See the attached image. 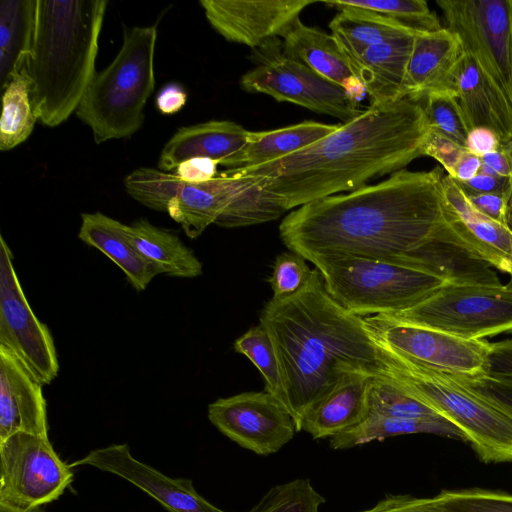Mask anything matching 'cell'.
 Masks as SVG:
<instances>
[{
	"label": "cell",
	"mask_w": 512,
	"mask_h": 512,
	"mask_svg": "<svg viewBox=\"0 0 512 512\" xmlns=\"http://www.w3.org/2000/svg\"><path fill=\"white\" fill-rule=\"evenodd\" d=\"M443 177L440 167L401 169L380 183L309 202L285 216L280 238L308 261L348 254L402 265L449 225Z\"/></svg>",
	"instance_id": "obj_1"
},
{
	"label": "cell",
	"mask_w": 512,
	"mask_h": 512,
	"mask_svg": "<svg viewBox=\"0 0 512 512\" xmlns=\"http://www.w3.org/2000/svg\"><path fill=\"white\" fill-rule=\"evenodd\" d=\"M429 126L408 98L370 105L311 146L273 162L231 173L254 176L286 211L366 186L423 156ZM227 171V170H225Z\"/></svg>",
	"instance_id": "obj_2"
},
{
	"label": "cell",
	"mask_w": 512,
	"mask_h": 512,
	"mask_svg": "<svg viewBox=\"0 0 512 512\" xmlns=\"http://www.w3.org/2000/svg\"><path fill=\"white\" fill-rule=\"evenodd\" d=\"M260 323L272 340L283 383V405L297 432L345 373L376 374L381 366L380 349L363 317L330 296L316 268L296 294L268 301Z\"/></svg>",
	"instance_id": "obj_3"
},
{
	"label": "cell",
	"mask_w": 512,
	"mask_h": 512,
	"mask_svg": "<svg viewBox=\"0 0 512 512\" xmlns=\"http://www.w3.org/2000/svg\"><path fill=\"white\" fill-rule=\"evenodd\" d=\"M107 0H37L32 48L22 70L34 113L55 127L76 112L95 72Z\"/></svg>",
	"instance_id": "obj_4"
},
{
	"label": "cell",
	"mask_w": 512,
	"mask_h": 512,
	"mask_svg": "<svg viewBox=\"0 0 512 512\" xmlns=\"http://www.w3.org/2000/svg\"><path fill=\"white\" fill-rule=\"evenodd\" d=\"M379 349L377 374L391 379L454 424L483 463L512 462L510 413L452 376Z\"/></svg>",
	"instance_id": "obj_5"
},
{
	"label": "cell",
	"mask_w": 512,
	"mask_h": 512,
	"mask_svg": "<svg viewBox=\"0 0 512 512\" xmlns=\"http://www.w3.org/2000/svg\"><path fill=\"white\" fill-rule=\"evenodd\" d=\"M123 28L117 55L94 75L75 112L91 128L96 144L136 133L155 87L157 26Z\"/></svg>",
	"instance_id": "obj_6"
},
{
	"label": "cell",
	"mask_w": 512,
	"mask_h": 512,
	"mask_svg": "<svg viewBox=\"0 0 512 512\" xmlns=\"http://www.w3.org/2000/svg\"><path fill=\"white\" fill-rule=\"evenodd\" d=\"M310 262L330 296L360 317L404 311L446 283L413 268L355 255L328 254Z\"/></svg>",
	"instance_id": "obj_7"
},
{
	"label": "cell",
	"mask_w": 512,
	"mask_h": 512,
	"mask_svg": "<svg viewBox=\"0 0 512 512\" xmlns=\"http://www.w3.org/2000/svg\"><path fill=\"white\" fill-rule=\"evenodd\" d=\"M393 318L466 339L512 332V284L445 283Z\"/></svg>",
	"instance_id": "obj_8"
},
{
	"label": "cell",
	"mask_w": 512,
	"mask_h": 512,
	"mask_svg": "<svg viewBox=\"0 0 512 512\" xmlns=\"http://www.w3.org/2000/svg\"><path fill=\"white\" fill-rule=\"evenodd\" d=\"M254 50L256 65L240 78L244 91L266 94L278 102H290L343 123L365 110L349 90L287 57L278 38Z\"/></svg>",
	"instance_id": "obj_9"
},
{
	"label": "cell",
	"mask_w": 512,
	"mask_h": 512,
	"mask_svg": "<svg viewBox=\"0 0 512 512\" xmlns=\"http://www.w3.org/2000/svg\"><path fill=\"white\" fill-rule=\"evenodd\" d=\"M374 342L416 365L458 379L486 375L491 343L399 321L388 314L363 317Z\"/></svg>",
	"instance_id": "obj_10"
},
{
	"label": "cell",
	"mask_w": 512,
	"mask_h": 512,
	"mask_svg": "<svg viewBox=\"0 0 512 512\" xmlns=\"http://www.w3.org/2000/svg\"><path fill=\"white\" fill-rule=\"evenodd\" d=\"M71 468L49 437L14 433L0 440V502L22 509L51 503L73 482Z\"/></svg>",
	"instance_id": "obj_11"
},
{
	"label": "cell",
	"mask_w": 512,
	"mask_h": 512,
	"mask_svg": "<svg viewBox=\"0 0 512 512\" xmlns=\"http://www.w3.org/2000/svg\"><path fill=\"white\" fill-rule=\"evenodd\" d=\"M446 29L512 105L510 0H439Z\"/></svg>",
	"instance_id": "obj_12"
},
{
	"label": "cell",
	"mask_w": 512,
	"mask_h": 512,
	"mask_svg": "<svg viewBox=\"0 0 512 512\" xmlns=\"http://www.w3.org/2000/svg\"><path fill=\"white\" fill-rule=\"evenodd\" d=\"M11 250L0 236V346L8 350L42 386L57 376L52 335L34 314L14 269Z\"/></svg>",
	"instance_id": "obj_13"
},
{
	"label": "cell",
	"mask_w": 512,
	"mask_h": 512,
	"mask_svg": "<svg viewBox=\"0 0 512 512\" xmlns=\"http://www.w3.org/2000/svg\"><path fill=\"white\" fill-rule=\"evenodd\" d=\"M208 419L223 435L258 455L278 452L297 432L289 412L266 391L219 398L209 404Z\"/></svg>",
	"instance_id": "obj_14"
},
{
	"label": "cell",
	"mask_w": 512,
	"mask_h": 512,
	"mask_svg": "<svg viewBox=\"0 0 512 512\" xmlns=\"http://www.w3.org/2000/svg\"><path fill=\"white\" fill-rule=\"evenodd\" d=\"M313 0H201L210 26L225 40L259 48L286 32Z\"/></svg>",
	"instance_id": "obj_15"
},
{
	"label": "cell",
	"mask_w": 512,
	"mask_h": 512,
	"mask_svg": "<svg viewBox=\"0 0 512 512\" xmlns=\"http://www.w3.org/2000/svg\"><path fill=\"white\" fill-rule=\"evenodd\" d=\"M70 465L92 466L114 474L155 499L168 512H227L201 496L191 479L169 477L136 459L126 443L96 448Z\"/></svg>",
	"instance_id": "obj_16"
},
{
	"label": "cell",
	"mask_w": 512,
	"mask_h": 512,
	"mask_svg": "<svg viewBox=\"0 0 512 512\" xmlns=\"http://www.w3.org/2000/svg\"><path fill=\"white\" fill-rule=\"evenodd\" d=\"M442 183L452 230L471 252L512 277V232L479 211L453 178L444 176Z\"/></svg>",
	"instance_id": "obj_17"
},
{
	"label": "cell",
	"mask_w": 512,
	"mask_h": 512,
	"mask_svg": "<svg viewBox=\"0 0 512 512\" xmlns=\"http://www.w3.org/2000/svg\"><path fill=\"white\" fill-rule=\"evenodd\" d=\"M17 432L49 437L46 401L42 385L0 346V440Z\"/></svg>",
	"instance_id": "obj_18"
},
{
	"label": "cell",
	"mask_w": 512,
	"mask_h": 512,
	"mask_svg": "<svg viewBox=\"0 0 512 512\" xmlns=\"http://www.w3.org/2000/svg\"><path fill=\"white\" fill-rule=\"evenodd\" d=\"M452 92L469 130L489 128L497 134L501 145L512 140V105L465 52L454 71Z\"/></svg>",
	"instance_id": "obj_19"
},
{
	"label": "cell",
	"mask_w": 512,
	"mask_h": 512,
	"mask_svg": "<svg viewBox=\"0 0 512 512\" xmlns=\"http://www.w3.org/2000/svg\"><path fill=\"white\" fill-rule=\"evenodd\" d=\"M403 266L454 284H501L489 264L471 252L450 227L405 257Z\"/></svg>",
	"instance_id": "obj_20"
},
{
	"label": "cell",
	"mask_w": 512,
	"mask_h": 512,
	"mask_svg": "<svg viewBox=\"0 0 512 512\" xmlns=\"http://www.w3.org/2000/svg\"><path fill=\"white\" fill-rule=\"evenodd\" d=\"M463 54L457 36L443 27L420 32L414 39L402 97L417 101L434 91H452L453 75Z\"/></svg>",
	"instance_id": "obj_21"
},
{
	"label": "cell",
	"mask_w": 512,
	"mask_h": 512,
	"mask_svg": "<svg viewBox=\"0 0 512 512\" xmlns=\"http://www.w3.org/2000/svg\"><path fill=\"white\" fill-rule=\"evenodd\" d=\"M250 131L229 120H211L179 128L161 150L158 169L173 172L191 158H209L222 165L246 144Z\"/></svg>",
	"instance_id": "obj_22"
},
{
	"label": "cell",
	"mask_w": 512,
	"mask_h": 512,
	"mask_svg": "<svg viewBox=\"0 0 512 512\" xmlns=\"http://www.w3.org/2000/svg\"><path fill=\"white\" fill-rule=\"evenodd\" d=\"M375 374L345 373L334 389L306 416L302 431L314 439L331 438L362 423L369 416V389Z\"/></svg>",
	"instance_id": "obj_23"
},
{
	"label": "cell",
	"mask_w": 512,
	"mask_h": 512,
	"mask_svg": "<svg viewBox=\"0 0 512 512\" xmlns=\"http://www.w3.org/2000/svg\"><path fill=\"white\" fill-rule=\"evenodd\" d=\"M283 53L351 93L361 87L351 60L332 34L297 19L282 35ZM363 89V88H362Z\"/></svg>",
	"instance_id": "obj_24"
},
{
	"label": "cell",
	"mask_w": 512,
	"mask_h": 512,
	"mask_svg": "<svg viewBox=\"0 0 512 512\" xmlns=\"http://www.w3.org/2000/svg\"><path fill=\"white\" fill-rule=\"evenodd\" d=\"M417 35L371 46L351 61L370 105H384L403 99L407 65Z\"/></svg>",
	"instance_id": "obj_25"
},
{
	"label": "cell",
	"mask_w": 512,
	"mask_h": 512,
	"mask_svg": "<svg viewBox=\"0 0 512 512\" xmlns=\"http://www.w3.org/2000/svg\"><path fill=\"white\" fill-rule=\"evenodd\" d=\"M125 224L100 212L83 213L78 238L109 257L137 291H143L160 270L145 259L128 238Z\"/></svg>",
	"instance_id": "obj_26"
},
{
	"label": "cell",
	"mask_w": 512,
	"mask_h": 512,
	"mask_svg": "<svg viewBox=\"0 0 512 512\" xmlns=\"http://www.w3.org/2000/svg\"><path fill=\"white\" fill-rule=\"evenodd\" d=\"M234 178L221 171L203 183H187L178 178L174 197L166 212L191 239L198 238L229 205Z\"/></svg>",
	"instance_id": "obj_27"
},
{
	"label": "cell",
	"mask_w": 512,
	"mask_h": 512,
	"mask_svg": "<svg viewBox=\"0 0 512 512\" xmlns=\"http://www.w3.org/2000/svg\"><path fill=\"white\" fill-rule=\"evenodd\" d=\"M339 124L303 121L283 128L250 132L246 144L221 166L239 171L273 162L305 149L334 132Z\"/></svg>",
	"instance_id": "obj_28"
},
{
	"label": "cell",
	"mask_w": 512,
	"mask_h": 512,
	"mask_svg": "<svg viewBox=\"0 0 512 512\" xmlns=\"http://www.w3.org/2000/svg\"><path fill=\"white\" fill-rule=\"evenodd\" d=\"M322 3L338 10L330 21L329 28L351 61L371 46L415 36L420 32L377 12L350 6L345 1H322Z\"/></svg>",
	"instance_id": "obj_29"
},
{
	"label": "cell",
	"mask_w": 512,
	"mask_h": 512,
	"mask_svg": "<svg viewBox=\"0 0 512 512\" xmlns=\"http://www.w3.org/2000/svg\"><path fill=\"white\" fill-rule=\"evenodd\" d=\"M126 234L140 254L161 274L194 278L202 274V263L174 233L141 218L125 226Z\"/></svg>",
	"instance_id": "obj_30"
},
{
	"label": "cell",
	"mask_w": 512,
	"mask_h": 512,
	"mask_svg": "<svg viewBox=\"0 0 512 512\" xmlns=\"http://www.w3.org/2000/svg\"><path fill=\"white\" fill-rule=\"evenodd\" d=\"M37 0L0 2V82L2 90L20 72L30 54Z\"/></svg>",
	"instance_id": "obj_31"
},
{
	"label": "cell",
	"mask_w": 512,
	"mask_h": 512,
	"mask_svg": "<svg viewBox=\"0 0 512 512\" xmlns=\"http://www.w3.org/2000/svg\"><path fill=\"white\" fill-rule=\"evenodd\" d=\"M417 433L436 434L464 441L460 430L443 417L418 419L369 415L356 427L331 437L329 445L334 450H343L392 436Z\"/></svg>",
	"instance_id": "obj_32"
},
{
	"label": "cell",
	"mask_w": 512,
	"mask_h": 512,
	"mask_svg": "<svg viewBox=\"0 0 512 512\" xmlns=\"http://www.w3.org/2000/svg\"><path fill=\"white\" fill-rule=\"evenodd\" d=\"M223 171L234 177V190L229 205L216 220V225L224 228L246 227L276 220L287 212L256 177Z\"/></svg>",
	"instance_id": "obj_33"
},
{
	"label": "cell",
	"mask_w": 512,
	"mask_h": 512,
	"mask_svg": "<svg viewBox=\"0 0 512 512\" xmlns=\"http://www.w3.org/2000/svg\"><path fill=\"white\" fill-rule=\"evenodd\" d=\"M37 121L30 97V83L21 70L3 89L0 150H11L26 141Z\"/></svg>",
	"instance_id": "obj_34"
},
{
	"label": "cell",
	"mask_w": 512,
	"mask_h": 512,
	"mask_svg": "<svg viewBox=\"0 0 512 512\" xmlns=\"http://www.w3.org/2000/svg\"><path fill=\"white\" fill-rule=\"evenodd\" d=\"M368 403L369 415L418 419L442 417L381 374H375L371 380Z\"/></svg>",
	"instance_id": "obj_35"
},
{
	"label": "cell",
	"mask_w": 512,
	"mask_h": 512,
	"mask_svg": "<svg viewBox=\"0 0 512 512\" xmlns=\"http://www.w3.org/2000/svg\"><path fill=\"white\" fill-rule=\"evenodd\" d=\"M234 349L237 353L246 356L256 366L264 379V391L283 405L284 393L279 363L272 340L265 327L259 323L247 330L236 339Z\"/></svg>",
	"instance_id": "obj_36"
},
{
	"label": "cell",
	"mask_w": 512,
	"mask_h": 512,
	"mask_svg": "<svg viewBox=\"0 0 512 512\" xmlns=\"http://www.w3.org/2000/svg\"><path fill=\"white\" fill-rule=\"evenodd\" d=\"M418 102L429 128L465 147L469 128L452 91H434L420 97Z\"/></svg>",
	"instance_id": "obj_37"
},
{
	"label": "cell",
	"mask_w": 512,
	"mask_h": 512,
	"mask_svg": "<svg viewBox=\"0 0 512 512\" xmlns=\"http://www.w3.org/2000/svg\"><path fill=\"white\" fill-rule=\"evenodd\" d=\"M325 498L309 479L273 486L248 512H319Z\"/></svg>",
	"instance_id": "obj_38"
},
{
	"label": "cell",
	"mask_w": 512,
	"mask_h": 512,
	"mask_svg": "<svg viewBox=\"0 0 512 512\" xmlns=\"http://www.w3.org/2000/svg\"><path fill=\"white\" fill-rule=\"evenodd\" d=\"M346 4L377 12L395 22L420 32L442 29L438 17L424 0L345 1Z\"/></svg>",
	"instance_id": "obj_39"
},
{
	"label": "cell",
	"mask_w": 512,
	"mask_h": 512,
	"mask_svg": "<svg viewBox=\"0 0 512 512\" xmlns=\"http://www.w3.org/2000/svg\"><path fill=\"white\" fill-rule=\"evenodd\" d=\"M434 498L439 512H512V494L502 491L442 490Z\"/></svg>",
	"instance_id": "obj_40"
},
{
	"label": "cell",
	"mask_w": 512,
	"mask_h": 512,
	"mask_svg": "<svg viewBox=\"0 0 512 512\" xmlns=\"http://www.w3.org/2000/svg\"><path fill=\"white\" fill-rule=\"evenodd\" d=\"M312 271L306 259L299 254L292 251L279 254L269 278L272 298L279 300L296 294L307 284Z\"/></svg>",
	"instance_id": "obj_41"
},
{
	"label": "cell",
	"mask_w": 512,
	"mask_h": 512,
	"mask_svg": "<svg viewBox=\"0 0 512 512\" xmlns=\"http://www.w3.org/2000/svg\"><path fill=\"white\" fill-rule=\"evenodd\" d=\"M422 151L423 156H430L437 160L450 177L453 176L456 167L469 152L466 147L431 128L425 137Z\"/></svg>",
	"instance_id": "obj_42"
},
{
	"label": "cell",
	"mask_w": 512,
	"mask_h": 512,
	"mask_svg": "<svg viewBox=\"0 0 512 512\" xmlns=\"http://www.w3.org/2000/svg\"><path fill=\"white\" fill-rule=\"evenodd\" d=\"M458 380L512 415V379L481 376Z\"/></svg>",
	"instance_id": "obj_43"
},
{
	"label": "cell",
	"mask_w": 512,
	"mask_h": 512,
	"mask_svg": "<svg viewBox=\"0 0 512 512\" xmlns=\"http://www.w3.org/2000/svg\"><path fill=\"white\" fill-rule=\"evenodd\" d=\"M359 512H439L435 498L388 494L373 507Z\"/></svg>",
	"instance_id": "obj_44"
},
{
	"label": "cell",
	"mask_w": 512,
	"mask_h": 512,
	"mask_svg": "<svg viewBox=\"0 0 512 512\" xmlns=\"http://www.w3.org/2000/svg\"><path fill=\"white\" fill-rule=\"evenodd\" d=\"M218 165L209 158H191L180 163L172 173L187 183H203L218 175Z\"/></svg>",
	"instance_id": "obj_45"
},
{
	"label": "cell",
	"mask_w": 512,
	"mask_h": 512,
	"mask_svg": "<svg viewBox=\"0 0 512 512\" xmlns=\"http://www.w3.org/2000/svg\"><path fill=\"white\" fill-rule=\"evenodd\" d=\"M456 183L465 194L494 193L510 197V194L512 192V179L501 176H491L478 173L474 178H472L469 181H456Z\"/></svg>",
	"instance_id": "obj_46"
},
{
	"label": "cell",
	"mask_w": 512,
	"mask_h": 512,
	"mask_svg": "<svg viewBox=\"0 0 512 512\" xmlns=\"http://www.w3.org/2000/svg\"><path fill=\"white\" fill-rule=\"evenodd\" d=\"M485 376L512 379V340L491 343Z\"/></svg>",
	"instance_id": "obj_47"
},
{
	"label": "cell",
	"mask_w": 512,
	"mask_h": 512,
	"mask_svg": "<svg viewBox=\"0 0 512 512\" xmlns=\"http://www.w3.org/2000/svg\"><path fill=\"white\" fill-rule=\"evenodd\" d=\"M469 201L483 214L505 224L507 203L509 197L494 193L465 194Z\"/></svg>",
	"instance_id": "obj_48"
},
{
	"label": "cell",
	"mask_w": 512,
	"mask_h": 512,
	"mask_svg": "<svg viewBox=\"0 0 512 512\" xmlns=\"http://www.w3.org/2000/svg\"><path fill=\"white\" fill-rule=\"evenodd\" d=\"M465 147L470 153L482 157L498 150L501 147V141L491 129L475 127L469 131Z\"/></svg>",
	"instance_id": "obj_49"
},
{
	"label": "cell",
	"mask_w": 512,
	"mask_h": 512,
	"mask_svg": "<svg viewBox=\"0 0 512 512\" xmlns=\"http://www.w3.org/2000/svg\"><path fill=\"white\" fill-rule=\"evenodd\" d=\"M187 94L177 83L165 85L157 94L156 107L164 115L175 114L186 104Z\"/></svg>",
	"instance_id": "obj_50"
},
{
	"label": "cell",
	"mask_w": 512,
	"mask_h": 512,
	"mask_svg": "<svg viewBox=\"0 0 512 512\" xmlns=\"http://www.w3.org/2000/svg\"><path fill=\"white\" fill-rule=\"evenodd\" d=\"M480 158L482 165L479 173L512 179V164L501 147Z\"/></svg>",
	"instance_id": "obj_51"
},
{
	"label": "cell",
	"mask_w": 512,
	"mask_h": 512,
	"mask_svg": "<svg viewBox=\"0 0 512 512\" xmlns=\"http://www.w3.org/2000/svg\"><path fill=\"white\" fill-rule=\"evenodd\" d=\"M481 165V158L468 152L456 167L451 178L457 182L469 181L480 172Z\"/></svg>",
	"instance_id": "obj_52"
},
{
	"label": "cell",
	"mask_w": 512,
	"mask_h": 512,
	"mask_svg": "<svg viewBox=\"0 0 512 512\" xmlns=\"http://www.w3.org/2000/svg\"><path fill=\"white\" fill-rule=\"evenodd\" d=\"M0 512H47L43 507H36L31 509H22L14 507L4 502H0Z\"/></svg>",
	"instance_id": "obj_53"
},
{
	"label": "cell",
	"mask_w": 512,
	"mask_h": 512,
	"mask_svg": "<svg viewBox=\"0 0 512 512\" xmlns=\"http://www.w3.org/2000/svg\"><path fill=\"white\" fill-rule=\"evenodd\" d=\"M505 225L509 228V230L512 232V192L510 194V197L508 199L507 203V210H506V217H505Z\"/></svg>",
	"instance_id": "obj_54"
},
{
	"label": "cell",
	"mask_w": 512,
	"mask_h": 512,
	"mask_svg": "<svg viewBox=\"0 0 512 512\" xmlns=\"http://www.w3.org/2000/svg\"><path fill=\"white\" fill-rule=\"evenodd\" d=\"M501 148L506 153V155L508 156V158L512 164V140L506 144L501 145Z\"/></svg>",
	"instance_id": "obj_55"
},
{
	"label": "cell",
	"mask_w": 512,
	"mask_h": 512,
	"mask_svg": "<svg viewBox=\"0 0 512 512\" xmlns=\"http://www.w3.org/2000/svg\"><path fill=\"white\" fill-rule=\"evenodd\" d=\"M510 10H511V31H510V71H511V80H512V0H510Z\"/></svg>",
	"instance_id": "obj_56"
}]
</instances>
